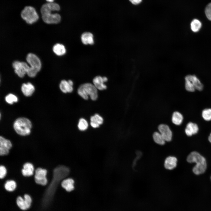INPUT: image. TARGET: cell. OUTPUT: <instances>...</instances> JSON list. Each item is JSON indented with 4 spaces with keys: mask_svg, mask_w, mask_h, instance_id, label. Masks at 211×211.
<instances>
[{
    "mask_svg": "<svg viewBox=\"0 0 211 211\" xmlns=\"http://www.w3.org/2000/svg\"><path fill=\"white\" fill-rule=\"evenodd\" d=\"M186 160L189 163H195L193 169V171L195 174L199 175L205 171L207 168L206 159L198 152L196 151L191 152L188 156Z\"/></svg>",
    "mask_w": 211,
    "mask_h": 211,
    "instance_id": "1",
    "label": "cell"
},
{
    "mask_svg": "<svg viewBox=\"0 0 211 211\" xmlns=\"http://www.w3.org/2000/svg\"><path fill=\"white\" fill-rule=\"evenodd\" d=\"M97 89L95 86L90 83L81 84L78 88L79 95L85 100H87L89 96L93 101L96 100L98 97Z\"/></svg>",
    "mask_w": 211,
    "mask_h": 211,
    "instance_id": "2",
    "label": "cell"
},
{
    "mask_svg": "<svg viewBox=\"0 0 211 211\" xmlns=\"http://www.w3.org/2000/svg\"><path fill=\"white\" fill-rule=\"evenodd\" d=\"M13 127L18 134L21 136H26L30 133L32 123L28 119L20 118L15 121Z\"/></svg>",
    "mask_w": 211,
    "mask_h": 211,
    "instance_id": "3",
    "label": "cell"
},
{
    "mask_svg": "<svg viewBox=\"0 0 211 211\" xmlns=\"http://www.w3.org/2000/svg\"><path fill=\"white\" fill-rule=\"evenodd\" d=\"M21 16L27 23L31 24L38 21L39 16L35 9L31 6H27L21 11Z\"/></svg>",
    "mask_w": 211,
    "mask_h": 211,
    "instance_id": "4",
    "label": "cell"
},
{
    "mask_svg": "<svg viewBox=\"0 0 211 211\" xmlns=\"http://www.w3.org/2000/svg\"><path fill=\"white\" fill-rule=\"evenodd\" d=\"M12 66L15 73L21 78L23 77L27 73L30 67L25 62L18 61H14L12 64Z\"/></svg>",
    "mask_w": 211,
    "mask_h": 211,
    "instance_id": "5",
    "label": "cell"
},
{
    "mask_svg": "<svg viewBox=\"0 0 211 211\" xmlns=\"http://www.w3.org/2000/svg\"><path fill=\"white\" fill-rule=\"evenodd\" d=\"M47 171L40 167L37 168L35 171L34 180L36 183L42 186L46 185L47 183L46 177Z\"/></svg>",
    "mask_w": 211,
    "mask_h": 211,
    "instance_id": "6",
    "label": "cell"
},
{
    "mask_svg": "<svg viewBox=\"0 0 211 211\" xmlns=\"http://www.w3.org/2000/svg\"><path fill=\"white\" fill-rule=\"evenodd\" d=\"M26 60L30 66V67L37 71L38 72L41 67V63L39 58L35 54L29 53L27 55Z\"/></svg>",
    "mask_w": 211,
    "mask_h": 211,
    "instance_id": "7",
    "label": "cell"
},
{
    "mask_svg": "<svg viewBox=\"0 0 211 211\" xmlns=\"http://www.w3.org/2000/svg\"><path fill=\"white\" fill-rule=\"evenodd\" d=\"M43 21L48 24H56L61 21V16L58 13H49L41 15Z\"/></svg>",
    "mask_w": 211,
    "mask_h": 211,
    "instance_id": "8",
    "label": "cell"
},
{
    "mask_svg": "<svg viewBox=\"0 0 211 211\" xmlns=\"http://www.w3.org/2000/svg\"><path fill=\"white\" fill-rule=\"evenodd\" d=\"M159 132L161 135L166 142L171 141L172 138V132L169 127L166 124H161L158 126Z\"/></svg>",
    "mask_w": 211,
    "mask_h": 211,
    "instance_id": "9",
    "label": "cell"
},
{
    "mask_svg": "<svg viewBox=\"0 0 211 211\" xmlns=\"http://www.w3.org/2000/svg\"><path fill=\"white\" fill-rule=\"evenodd\" d=\"M12 144L11 141L4 137H0V155L4 156L8 154Z\"/></svg>",
    "mask_w": 211,
    "mask_h": 211,
    "instance_id": "10",
    "label": "cell"
},
{
    "mask_svg": "<svg viewBox=\"0 0 211 211\" xmlns=\"http://www.w3.org/2000/svg\"><path fill=\"white\" fill-rule=\"evenodd\" d=\"M60 8L57 3L55 2H47L43 4L40 8L41 14L49 13L58 11H59Z\"/></svg>",
    "mask_w": 211,
    "mask_h": 211,
    "instance_id": "11",
    "label": "cell"
},
{
    "mask_svg": "<svg viewBox=\"0 0 211 211\" xmlns=\"http://www.w3.org/2000/svg\"><path fill=\"white\" fill-rule=\"evenodd\" d=\"M23 199L21 196H18L16 199V203L20 209L23 210H25L28 209L30 206L32 202V199L28 195L25 194Z\"/></svg>",
    "mask_w": 211,
    "mask_h": 211,
    "instance_id": "12",
    "label": "cell"
},
{
    "mask_svg": "<svg viewBox=\"0 0 211 211\" xmlns=\"http://www.w3.org/2000/svg\"><path fill=\"white\" fill-rule=\"evenodd\" d=\"M177 163V158L173 156H169L167 157L164 161L165 168L168 170H172L176 166Z\"/></svg>",
    "mask_w": 211,
    "mask_h": 211,
    "instance_id": "13",
    "label": "cell"
},
{
    "mask_svg": "<svg viewBox=\"0 0 211 211\" xmlns=\"http://www.w3.org/2000/svg\"><path fill=\"white\" fill-rule=\"evenodd\" d=\"M73 82L71 80L68 81L63 80L61 81L59 84V88L64 93H71L73 91Z\"/></svg>",
    "mask_w": 211,
    "mask_h": 211,
    "instance_id": "14",
    "label": "cell"
},
{
    "mask_svg": "<svg viewBox=\"0 0 211 211\" xmlns=\"http://www.w3.org/2000/svg\"><path fill=\"white\" fill-rule=\"evenodd\" d=\"M21 170V173L24 176H30L33 175L34 173V168L33 165L31 163H25L23 165Z\"/></svg>",
    "mask_w": 211,
    "mask_h": 211,
    "instance_id": "15",
    "label": "cell"
},
{
    "mask_svg": "<svg viewBox=\"0 0 211 211\" xmlns=\"http://www.w3.org/2000/svg\"><path fill=\"white\" fill-rule=\"evenodd\" d=\"M185 77L191 81L195 89L199 91H201L203 89V84L195 75H188L186 76Z\"/></svg>",
    "mask_w": 211,
    "mask_h": 211,
    "instance_id": "16",
    "label": "cell"
},
{
    "mask_svg": "<svg viewBox=\"0 0 211 211\" xmlns=\"http://www.w3.org/2000/svg\"><path fill=\"white\" fill-rule=\"evenodd\" d=\"M198 130V127L197 124L190 122L187 124L185 131L187 136H191L197 134Z\"/></svg>",
    "mask_w": 211,
    "mask_h": 211,
    "instance_id": "17",
    "label": "cell"
},
{
    "mask_svg": "<svg viewBox=\"0 0 211 211\" xmlns=\"http://www.w3.org/2000/svg\"><path fill=\"white\" fill-rule=\"evenodd\" d=\"M21 90L24 95L26 96H30L33 93L35 90L34 86L30 82L22 84Z\"/></svg>",
    "mask_w": 211,
    "mask_h": 211,
    "instance_id": "18",
    "label": "cell"
},
{
    "mask_svg": "<svg viewBox=\"0 0 211 211\" xmlns=\"http://www.w3.org/2000/svg\"><path fill=\"white\" fill-rule=\"evenodd\" d=\"M104 82H105L103 77L99 76H96L93 79L94 85L97 89L100 90H103L106 89L107 86L104 84Z\"/></svg>",
    "mask_w": 211,
    "mask_h": 211,
    "instance_id": "19",
    "label": "cell"
},
{
    "mask_svg": "<svg viewBox=\"0 0 211 211\" xmlns=\"http://www.w3.org/2000/svg\"><path fill=\"white\" fill-rule=\"evenodd\" d=\"M82 42L84 45H93L94 43L93 34L89 32L84 33L81 35Z\"/></svg>",
    "mask_w": 211,
    "mask_h": 211,
    "instance_id": "20",
    "label": "cell"
},
{
    "mask_svg": "<svg viewBox=\"0 0 211 211\" xmlns=\"http://www.w3.org/2000/svg\"><path fill=\"white\" fill-rule=\"evenodd\" d=\"M74 181L72 178H68L64 179L61 183V186L67 191L70 192L74 188Z\"/></svg>",
    "mask_w": 211,
    "mask_h": 211,
    "instance_id": "21",
    "label": "cell"
},
{
    "mask_svg": "<svg viewBox=\"0 0 211 211\" xmlns=\"http://www.w3.org/2000/svg\"><path fill=\"white\" fill-rule=\"evenodd\" d=\"M52 50L54 53L57 55L61 56L64 55L66 52V49L62 44L57 43L54 45Z\"/></svg>",
    "mask_w": 211,
    "mask_h": 211,
    "instance_id": "22",
    "label": "cell"
},
{
    "mask_svg": "<svg viewBox=\"0 0 211 211\" xmlns=\"http://www.w3.org/2000/svg\"><path fill=\"white\" fill-rule=\"evenodd\" d=\"M183 120L182 115L178 111L174 112L172 116L171 121L174 124L179 125L182 123Z\"/></svg>",
    "mask_w": 211,
    "mask_h": 211,
    "instance_id": "23",
    "label": "cell"
},
{
    "mask_svg": "<svg viewBox=\"0 0 211 211\" xmlns=\"http://www.w3.org/2000/svg\"><path fill=\"white\" fill-rule=\"evenodd\" d=\"M152 137L154 142L158 145H163L166 143V141L159 132H154L153 134Z\"/></svg>",
    "mask_w": 211,
    "mask_h": 211,
    "instance_id": "24",
    "label": "cell"
},
{
    "mask_svg": "<svg viewBox=\"0 0 211 211\" xmlns=\"http://www.w3.org/2000/svg\"><path fill=\"white\" fill-rule=\"evenodd\" d=\"M190 28L194 32H197L201 29L202 24L201 22L198 19H194L191 22L190 24Z\"/></svg>",
    "mask_w": 211,
    "mask_h": 211,
    "instance_id": "25",
    "label": "cell"
},
{
    "mask_svg": "<svg viewBox=\"0 0 211 211\" xmlns=\"http://www.w3.org/2000/svg\"><path fill=\"white\" fill-rule=\"evenodd\" d=\"M16 183L14 180H8L5 182L4 184V188L7 191L12 192L16 189Z\"/></svg>",
    "mask_w": 211,
    "mask_h": 211,
    "instance_id": "26",
    "label": "cell"
},
{
    "mask_svg": "<svg viewBox=\"0 0 211 211\" xmlns=\"http://www.w3.org/2000/svg\"><path fill=\"white\" fill-rule=\"evenodd\" d=\"M88 126V123L86 120L83 118H81L79 119L78 127L80 130L83 131L86 130Z\"/></svg>",
    "mask_w": 211,
    "mask_h": 211,
    "instance_id": "27",
    "label": "cell"
},
{
    "mask_svg": "<svg viewBox=\"0 0 211 211\" xmlns=\"http://www.w3.org/2000/svg\"><path fill=\"white\" fill-rule=\"evenodd\" d=\"M91 122L96 123L99 125L103 123V120L102 117L98 114H96L90 118Z\"/></svg>",
    "mask_w": 211,
    "mask_h": 211,
    "instance_id": "28",
    "label": "cell"
},
{
    "mask_svg": "<svg viewBox=\"0 0 211 211\" xmlns=\"http://www.w3.org/2000/svg\"><path fill=\"white\" fill-rule=\"evenodd\" d=\"M203 119L206 121H209L211 120V109L206 108L203 110L202 113Z\"/></svg>",
    "mask_w": 211,
    "mask_h": 211,
    "instance_id": "29",
    "label": "cell"
},
{
    "mask_svg": "<svg viewBox=\"0 0 211 211\" xmlns=\"http://www.w3.org/2000/svg\"><path fill=\"white\" fill-rule=\"evenodd\" d=\"M5 99L8 103L11 104H13L14 102H16L18 101L17 96L11 93L7 95L5 98Z\"/></svg>",
    "mask_w": 211,
    "mask_h": 211,
    "instance_id": "30",
    "label": "cell"
},
{
    "mask_svg": "<svg viewBox=\"0 0 211 211\" xmlns=\"http://www.w3.org/2000/svg\"><path fill=\"white\" fill-rule=\"evenodd\" d=\"M185 87L187 91L189 92L194 91L195 89L191 81L185 77Z\"/></svg>",
    "mask_w": 211,
    "mask_h": 211,
    "instance_id": "31",
    "label": "cell"
},
{
    "mask_svg": "<svg viewBox=\"0 0 211 211\" xmlns=\"http://www.w3.org/2000/svg\"><path fill=\"white\" fill-rule=\"evenodd\" d=\"M205 13L207 19L211 21V3L206 6L205 9Z\"/></svg>",
    "mask_w": 211,
    "mask_h": 211,
    "instance_id": "32",
    "label": "cell"
},
{
    "mask_svg": "<svg viewBox=\"0 0 211 211\" xmlns=\"http://www.w3.org/2000/svg\"><path fill=\"white\" fill-rule=\"evenodd\" d=\"M7 173V170L5 166L3 165L0 166V178H4L6 176Z\"/></svg>",
    "mask_w": 211,
    "mask_h": 211,
    "instance_id": "33",
    "label": "cell"
},
{
    "mask_svg": "<svg viewBox=\"0 0 211 211\" xmlns=\"http://www.w3.org/2000/svg\"><path fill=\"white\" fill-rule=\"evenodd\" d=\"M132 4L135 5L141 3L142 0H129Z\"/></svg>",
    "mask_w": 211,
    "mask_h": 211,
    "instance_id": "34",
    "label": "cell"
},
{
    "mask_svg": "<svg viewBox=\"0 0 211 211\" xmlns=\"http://www.w3.org/2000/svg\"><path fill=\"white\" fill-rule=\"evenodd\" d=\"M90 125L92 127L94 128L98 127H99L100 125L96 123L91 122H90Z\"/></svg>",
    "mask_w": 211,
    "mask_h": 211,
    "instance_id": "35",
    "label": "cell"
},
{
    "mask_svg": "<svg viewBox=\"0 0 211 211\" xmlns=\"http://www.w3.org/2000/svg\"><path fill=\"white\" fill-rule=\"evenodd\" d=\"M208 139L210 142L211 143V132L209 136Z\"/></svg>",
    "mask_w": 211,
    "mask_h": 211,
    "instance_id": "36",
    "label": "cell"
},
{
    "mask_svg": "<svg viewBox=\"0 0 211 211\" xmlns=\"http://www.w3.org/2000/svg\"><path fill=\"white\" fill-rule=\"evenodd\" d=\"M47 2H54L55 0H45Z\"/></svg>",
    "mask_w": 211,
    "mask_h": 211,
    "instance_id": "37",
    "label": "cell"
},
{
    "mask_svg": "<svg viewBox=\"0 0 211 211\" xmlns=\"http://www.w3.org/2000/svg\"></svg>",
    "mask_w": 211,
    "mask_h": 211,
    "instance_id": "38",
    "label": "cell"
}]
</instances>
